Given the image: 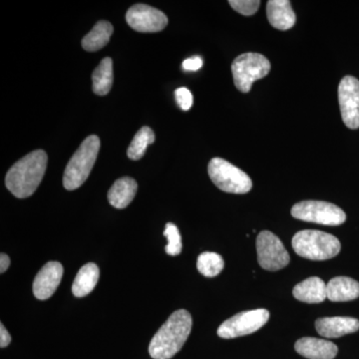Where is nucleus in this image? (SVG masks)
Here are the masks:
<instances>
[{
  "mask_svg": "<svg viewBox=\"0 0 359 359\" xmlns=\"http://www.w3.org/2000/svg\"><path fill=\"white\" fill-rule=\"evenodd\" d=\"M63 276L62 264L49 262L40 269L33 282V294L37 299L46 301L56 292Z\"/></svg>",
  "mask_w": 359,
  "mask_h": 359,
  "instance_id": "obj_12",
  "label": "nucleus"
},
{
  "mask_svg": "<svg viewBox=\"0 0 359 359\" xmlns=\"http://www.w3.org/2000/svg\"><path fill=\"white\" fill-rule=\"evenodd\" d=\"M257 262L266 271H280L289 264L290 257L282 241L275 233L263 231L257 238Z\"/></svg>",
  "mask_w": 359,
  "mask_h": 359,
  "instance_id": "obj_9",
  "label": "nucleus"
},
{
  "mask_svg": "<svg viewBox=\"0 0 359 359\" xmlns=\"http://www.w3.org/2000/svg\"><path fill=\"white\" fill-rule=\"evenodd\" d=\"M292 248L299 256L311 261H327L339 254V238L325 231L304 230L295 233Z\"/></svg>",
  "mask_w": 359,
  "mask_h": 359,
  "instance_id": "obj_3",
  "label": "nucleus"
},
{
  "mask_svg": "<svg viewBox=\"0 0 359 359\" xmlns=\"http://www.w3.org/2000/svg\"><path fill=\"white\" fill-rule=\"evenodd\" d=\"M9 266H11V259H9V257L7 256L6 254L2 252V254L0 255V273H6Z\"/></svg>",
  "mask_w": 359,
  "mask_h": 359,
  "instance_id": "obj_29",
  "label": "nucleus"
},
{
  "mask_svg": "<svg viewBox=\"0 0 359 359\" xmlns=\"http://www.w3.org/2000/svg\"><path fill=\"white\" fill-rule=\"evenodd\" d=\"M177 103L182 110L188 111L191 109L193 105V95L190 90L182 87L175 91Z\"/></svg>",
  "mask_w": 359,
  "mask_h": 359,
  "instance_id": "obj_26",
  "label": "nucleus"
},
{
  "mask_svg": "<svg viewBox=\"0 0 359 359\" xmlns=\"http://www.w3.org/2000/svg\"><path fill=\"white\" fill-rule=\"evenodd\" d=\"M203 66L202 58L199 56L186 59L183 62V68L187 71H197Z\"/></svg>",
  "mask_w": 359,
  "mask_h": 359,
  "instance_id": "obj_27",
  "label": "nucleus"
},
{
  "mask_svg": "<svg viewBox=\"0 0 359 359\" xmlns=\"http://www.w3.org/2000/svg\"><path fill=\"white\" fill-rule=\"evenodd\" d=\"M94 93L99 96L107 95L113 85V61L104 58L92 74Z\"/></svg>",
  "mask_w": 359,
  "mask_h": 359,
  "instance_id": "obj_21",
  "label": "nucleus"
},
{
  "mask_svg": "<svg viewBox=\"0 0 359 359\" xmlns=\"http://www.w3.org/2000/svg\"><path fill=\"white\" fill-rule=\"evenodd\" d=\"M266 16L271 25L278 30H289L297 21L289 0H269L266 4Z\"/></svg>",
  "mask_w": 359,
  "mask_h": 359,
  "instance_id": "obj_15",
  "label": "nucleus"
},
{
  "mask_svg": "<svg viewBox=\"0 0 359 359\" xmlns=\"http://www.w3.org/2000/svg\"><path fill=\"white\" fill-rule=\"evenodd\" d=\"M208 173L219 190L231 194H247L252 188L249 175L222 158L210 161Z\"/></svg>",
  "mask_w": 359,
  "mask_h": 359,
  "instance_id": "obj_6",
  "label": "nucleus"
},
{
  "mask_svg": "<svg viewBox=\"0 0 359 359\" xmlns=\"http://www.w3.org/2000/svg\"><path fill=\"white\" fill-rule=\"evenodd\" d=\"M164 236L168 240L166 252L170 256H178L182 252V238L179 229L173 223H168L165 228Z\"/></svg>",
  "mask_w": 359,
  "mask_h": 359,
  "instance_id": "obj_24",
  "label": "nucleus"
},
{
  "mask_svg": "<svg viewBox=\"0 0 359 359\" xmlns=\"http://www.w3.org/2000/svg\"><path fill=\"white\" fill-rule=\"evenodd\" d=\"M113 26L105 20L98 21L88 34L82 39V47L86 51L95 52L102 49L109 42Z\"/></svg>",
  "mask_w": 359,
  "mask_h": 359,
  "instance_id": "obj_20",
  "label": "nucleus"
},
{
  "mask_svg": "<svg viewBox=\"0 0 359 359\" xmlns=\"http://www.w3.org/2000/svg\"><path fill=\"white\" fill-rule=\"evenodd\" d=\"M47 161L46 153L43 150H36L16 162L6 177V185L9 192L18 199L32 196L43 179Z\"/></svg>",
  "mask_w": 359,
  "mask_h": 359,
  "instance_id": "obj_2",
  "label": "nucleus"
},
{
  "mask_svg": "<svg viewBox=\"0 0 359 359\" xmlns=\"http://www.w3.org/2000/svg\"><path fill=\"white\" fill-rule=\"evenodd\" d=\"M339 102L342 121L347 128H359V80L355 77L342 78L339 85Z\"/></svg>",
  "mask_w": 359,
  "mask_h": 359,
  "instance_id": "obj_10",
  "label": "nucleus"
},
{
  "mask_svg": "<svg viewBox=\"0 0 359 359\" xmlns=\"http://www.w3.org/2000/svg\"><path fill=\"white\" fill-rule=\"evenodd\" d=\"M193 320L186 309L175 311L156 332L149 346V353L154 359H170L185 344L192 330Z\"/></svg>",
  "mask_w": 359,
  "mask_h": 359,
  "instance_id": "obj_1",
  "label": "nucleus"
},
{
  "mask_svg": "<svg viewBox=\"0 0 359 359\" xmlns=\"http://www.w3.org/2000/svg\"><path fill=\"white\" fill-rule=\"evenodd\" d=\"M100 145V139L96 135H91L82 142L66 166L63 176V186L66 190H76L88 179L95 164Z\"/></svg>",
  "mask_w": 359,
  "mask_h": 359,
  "instance_id": "obj_4",
  "label": "nucleus"
},
{
  "mask_svg": "<svg viewBox=\"0 0 359 359\" xmlns=\"http://www.w3.org/2000/svg\"><path fill=\"white\" fill-rule=\"evenodd\" d=\"M100 271L97 264L89 263L79 269L72 285L73 294L76 297H83L95 289L99 280Z\"/></svg>",
  "mask_w": 359,
  "mask_h": 359,
  "instance_id": "obj_19",
  "label": "nucleus"
},
{
  "mask_svg": "<svg viewBox=\"0 0 359 359\" xmlns=\"http://www.w3.org/2000/svg\"><path fill=\"white\" fill-rule=\"evenodd\" d=\"M292 216L301 221L325 224V226H340L346 222V212L332 203L323 201H302L295 204L292 209Z\"/></svg>",
  "mask_w": 359,
  "mask_h": 359,
  "instance_id": "obj_7",
  "label": "nucleus"
},
{
  "mask_svg": "<svg viewBox=\"0 0 359 359\" xmlns=\"http://www.w3.org/2000/svg\"><path fill=\"white\" fill-rule=\"evenodd\" d=\"M11 342V334H8L6 328L4 327V323H0V347L4 348V347L8 346Z\"/></svg>",
  "mask_w": 359,
  "mask_h": 359,
  "instance_id": "obj_28",
  "label": "nucleus"
},
{
  "mask_svg": "<svg viewBox=\"0 0 359 359\" xmlns=\"http://www.w3.org/2000/svg\"><path fill=\"white\" fill-rule=\"evenodd\" d=\"M224 266L223 257L217 252H202L198 257L197 269L201 275L214 278L221 273Z\"/></svg>",
  "mask_w": 359,
  "mask_h": 359,
  "instance_id": "obj_23",
  "label": "nucleus"
},
{
  "mask_svg": "<svg viewBox=\"0 0 359 359\" xmlns=\"http://www.w3.org/2000/svg\"><path fill=\"white\" fill-rule=\"evenodd\" d=\"M126 21L132 29L144 33L162 32L168 25L164 13L146 4H135L126 13Z\"/></svg>",
  "mask_w": 359,
  "mask_h": 359,
  "instance_id": "obj_11",
  "label": "nucleus"
},
{
  "mask_svg": "<svg viewBox=\"0 0 359 359\" xmlns=\"http://www.w3.org/2000/svg\"><path fill=\"white\" fill-rule=\"evenodd\" d=\"M327 297L332 302H349L359 297V283L348 276H337L327 285Z\"/></svg>",
  "mask_w": 359,
  "mask_h": 359,
  "instance_id": "obj_17",
  "label": "nucleus"
},
{
  "mask_svg": "<svg viewBox=\"0 0 359 359\" xmlns=\"http://www.w3.org/2000/svg\"><path fill=\"white\" fill-rule=\"evenodd\" d=\"M229 4L237 13L245 16L254 15L259 11L261 1L259 0H230Z\"/></svg>",
  "mask_w": 359,
  "mask_h": 359,
  "instance_id": "obj_25",
  "label": "nucleus"
},
{
  "mask_svg": "<svg viewBox=\"0 0 359 359\" xmlns=\"http://www.w3.org/2000/svg\"><path fill=\"white\" fill-rule=\"evenodd\" d=\"M269 71L271 63L269 59L254 52L238 56L231 65L235 86L243 93H249L252 84L266 77Z\"/></svg>",
  "mask_w": 359,
  "mask_h": 359,
  "instance_id": "obj_5",
  "label": "nucleus"
},
{
  "mask_svg": "<svg viewBox=\"0 0 359 359\" xmlns=\"http://www.w3.org/2000/svg\"><path fill=\"white\" fill-rule=\"evenodd\" d=\"M292 294L297 301L320 304L327 299V285L318 276H311L295 285Z\"/></svg>",
  "mask_w": 359,
  "mask_h": 359,
  "instance_id": "obj_16",
  "label": "nucleus"
},
{
  "mask_svg": "<svg viewBox=\"0 0 359 359\" xmlns=\"http://www.w3.org/2000/svg\"><path fill=\"white\" fill-rule=\"evenodd\" d=\"M294 348L297 353L309 359H334L339 353V348L334 342L314 337L297 340Z\"/></svg>",
  "mask_w": 359,
  "mask_h": 359,
  "instance_id": "obj_14",
  "label": "nucleus"
},
{
  "mask_svg": "<svg viewBox=\"0 0 359 359\" xmlns=\"http://www.w3.org/2000/svg\"><path fill=\"white\" fill-rule=\"evenodd\" d=\"M138 184L134 179L125 177L117 180L108 192V201L116 209H125L134 200Z\"/></svg>",
  "mask_w": 359,
  "mask_h": 359,
  "instance_id": "obj_18",
  "label": "nucleus"
},
{
  "mask_svg": "<svg viewBox=\"0 0 359 359\" xmlns=\"http://www.w3.org/2000/svg\"><path fill=\"white\" fill-rule=\"evenodd\" d=\"M155 134L148 126L142 127L130 144L127 155L131 160H140L145 155L149 145L154 143Z\"/></svg>",
  "mask_w": 359,
  "mask_h": 359,
  "instance_id": "obj_22",
  "label": "nucleus"
},
{
  "mask_svg": "<svg viewBox=\"0 0 359 359\" xmlns=\"http://www.w3.org/2000/svg\"><path fill=\"white\" fill-rule=\"evenodd\" d=\"M316 328L321 337L327 339H337V337L358 332L359 320L348 316L318 318L316 321Z\"/></svg>",
  "mask_w": 359,
  "mask_h": 359,
  "instance_id": "obj_13",
  "label": "nucleus"
},
{
  "mask_svg": "<svg viewBox=\"0 0 359 359\" xmlns=\"http://www.w3.org/2000/svg\"><path fill=\"white\" fill-rule=\"evenodd\" d=\"M269 320V311L264 309L243 311L224 321L218 328V335L221 339H231L252 334L263 327Z\"/></svg>",
  "mask_w": 359,
  "mask_h": 359,
  "instance_id": "obj_8",
  "label": "nucleus"
}]
</instances>
